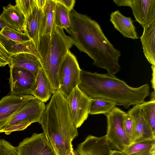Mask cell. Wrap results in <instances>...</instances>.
<instances>
[{
    "label": "cell",
    "mask_w": 155,
    "mask_h": 155,
    "mask_svg": "<svg viewBox=\"0 0 155 155\" xmlns=\"http://www.w3.org/2000/svg\"><path fill=\"white\" fill-rule=\"evenodd\" d=\"M70 18L71 25L66 31L73 45L93 60V65L106 69L110 74L118 72L121 52L108 40L98 22L74 9L70 12Z\"/></svg>",
    "instance_id": "6da1fadb"
},
{
    "label": "cell",
    "mask_w": 155,
    "mask_h": 155,
    "mask_svg": "<svg viewBox=\"0 0 155 155\" xmlns=\"http://www.w3.org/2000/svg\"><path fill=\"white\" fill-rule=\"evenodd\" d=\"M80 79L78 87L91 98L110 100L126 109L131 105L143 103L150 94L148 84L132 87L115 75L107 73H92L81 70Z\"/></svg>",
    "instance_id": "7a4b0ae2"
},
{
    "label": "cell",
    "mask_w": 155,
    "mask_h": 155,
    "mask_svg": "<svg viewBox=\"0 0 155 155\" xmlns=\"http://www.w3.org/2000/svg\"><path fill=\"white\" fill-rule=\"evenodd\" d=\"M39 123L56 155H75L72 143L78 133L67 100L58 90L51 96Z\"/></svg>",
    "instance_id": "3957f363"
},
{
    "label": "cell",
    "mask_w": 155,
    "mask_h": 155,
    "mask_svg": "<svg viewBox=\"0 0 155 155\" xmlns=\"http://www.w3.org/2000/svg\"><path fill=\"white\" fill-rule=\"evenodd\" d=\"M73 45L70 37L63 29L54 25L51 44L45 57L40 61L50 83L52 94L58 90V72L60 63L68 50Z\"/></svg>",
    "instance_id": "277c9868"
},
{
    "label": "cell",
    "mask_w": 155,
    "mask_h": 155,
    "mask_svg": "<svg viewBox=\"0 0 155 155\" xmlns=\"http://www.w3.org/2000/svg\"><path fill=\"white\" fill-rule=\"evenodd\" d=\"M81 70L76 57L68 50L60 63L57 75L58 91L66 98L80 83Z\"/></svg>",
    "instance_id": "5b68a950"
},
{
    "label": "cell",
    "mask_w": 155,
    "mask_h": 155,
    "mask_svg": "<svg viewBox=\"0 0 155 155\" xmlns=\"http://www.w3.org/2000/svg\"><path fill=\"white\" fill-rule=\"evenodd\" d=\"M127 112L117 107L104 114L107 127L105 135L112 148L123 151L131 144L124 130V122Z\"/></svg>",
    "instance_id": "8992f818"
},
{
    "label": "cell",
    "mask_w": 155,
    "mask_h": 155,
    "mask_svg": "<svg viewBox=\"0 0 155 155\" xmlns=\"http://www.w3.org/2000/svg\"><path fill=\"white\" fill-rule=\"evenodd\" d=\"M72 121L77 128L87 118L90 110L91 98L77 86L66 98Z\"/></svg>",
    "instance_id": "52a82bcc"
},
{
    "label": "cell",
    "mask_w": 155,
    "mask_h": 155,
    "mask_svg": "<svg viewBox=\"0 0 155 155\" xmlns=\"http://www.w3.org/2000/svg\"><path fill=\"white\" fill-rule=\"evenodd\" d=\"M55 0H46L43 10V17L39 32L38 51L41 59L46 57L51 44V36L54 24Z\"/></svg>",
    "instance_id": "ba28073f"
},
{
    "label": "cell",
    "mask_w": 155,
    "mask_h": 155,
    "mask_svg": "<svg viewBox=\"0 0 155 155\" xmlns=\"http://www.w3.org/2000/svg\"><path fill=\"white\" fill-rule=\"evenodd\" d=\"M9 67L10 94L17 96L31 94L35 85V76L25 69Z\"/></svg>",
    "instance_id": "9c48e42d"
},
{
    "label": "cell",
    "mask_w": 155,
    "mask_h": 155,
    "mask_svg": "<svg viewBox=\"0 0 155 155\" xmlns=\"http://www.w3.org/2000/svg\"><path fill=\"white\" fill-rule=\"evenodd\" d=\"M46 106L45 103L34 97L24 105L6 126L25 122L39 123Z\"/></svg>",
    "instance_id": "30bf717a"
},
{
    "label": "cell",
    "mask_w": 155,
    "mask_h": 155,
    "mask_svg": "<svg viewBox=\"0 0 155 155\" xmlns=\"http://www.w3.org/2000/svg\"><path fill=\"white\" fill-rule=\"evenodd\" d=\"M34 97L31 94L17 96L10 94L2 97L0 100V130L7 125L24 104Z\"/></svg>",
    "instance_id": "8fae6325"
},
{
    "label": "cell",
    "mask_w": 155,
    "mask_h": 155,
    "mask_svg": "<svg viewBox=\"0 0 155 155\" xmlns=\"http://www.w3.org/2000/svg\"><path fill=\"white\" fill-rule=\"evenodd\" d=\"M112 148L105 135H88L74 151L75 155H110Z\"/></svg>",
    "instance_id": "7c38bea8"
},
{
    "label": "cell",
    "mask_w": 155,
    "mask_h": 155,
    "mask_svg": "<svg viewBox=\"0 0 155 155\" xmlns=\"http://www.w3.org/2000/svg\"><path fill=\"white\" fill-rule=\"evenodd\" d=\"M127 112L131 116L133 124L134 137L132 143L155 138V135L144 118L140 104L134 105Z\"/></svg>",
    "instance_id": "4fadbf2b"
},
{
    "label": "cell",
    "mask_w": 155,
    "mask_h": 155,
    "mask_svg": "<svg viewBox=\"0 0 155 155\" xmlns=\"http://www.w3.org/2000/svg\"><path fill=\"white\" fill-rule=\"evenodd\" d=\"M127 6L143 28L155 19V0H128Z\"/></svg>",
    "instance_id": "5bb4252c"
},
{
    "label": "cell",
    "mask_w": 155,
    "mask_h": 155,
    "mask_svg": "<svg viewBox=\"0 0 155 155\" xmlns=\"http://www.w3.org/2000/svg\"><path fill=\"white\" fill-rule=\"evenodd\" d=\"M110 17V21L114 28L124 37L132 39L139 38L133 21L130 17L124 16L118 10L112 12Z\"/></svg>",
    "instance_id": "9a60e30c"
},
{
    "label": "cell",
    "mask_w": 155,
    "mask_h": 155,
    "mask_svg": "<svg viewBox=\"0 0 155 155\" xmlns=\"http://www.w3.org/2000/svg\"><path fill=\"white\" fill-rule=\"evenodd\" d=\"M143 28L140 37L143 52L148 62L155 65V19Z\"/></svg>",
    "instance_id": "2e32d148"
},
{
    "label": "cell",
    "mask_w": 155,
    "mask_h": 155,
    "mask_svg": "<svg viewBox=\"0 0 155 155\" xmlns=\"http://www.w3.org/2000/svg\"><path fill=\"white\" fill-rule=\"evenodd\" d=\"M9 66L20 67L27 70L35 76L42 68L39 59L35 55L28 53H20L11 55Z\"/></svg>",
    "instance_id": "e0dca14e"
},
{
    "label": "cell",
    "mask_w": 155,
    "mask_h": 155,
    "mask_svg": "<svg viewBox=\"0 0 155 155\" xmlns=\"http://www.w3.org/2000/svg\"><path fill=\"white\" fill-rule=\"evenodd\" d=\"M46 140L43 133H34L19 143L17 147L18 155H37Z\"/></svg>",
    "instance_id": "ac0fdd59"
},
{
    "label": "cell",
    "mask_w": 155,
    "mask_h": 155,
    "mask_svg": "<svg viewBox=\"0 0 155 155\" xmlns=\"http://www.w3.org/2000/svg\"><path fill=\"white\" fill-rule=\"evenodd\" d=\"M0 16L9 27L24 32L25 19L16 5L10 4L3 6Z\"/></svg>",
    "instance_id": "d6986e66"
},
{
    "label": "cell",
    "mask_w": 155,
    "mask_h": 155,
    "mask_svg": "<svg viewBox=\"0 0 155 155\" xmlns=\"http://www.w3.org/2000/svg\"><path fill=\"white\" fill-rule=\"evenodd\" d=\"M51 85L43 69L40 68L35 76L34 89L31 95L42 102H46L51 97Z\"/></svg>",
    "instance_id": "ffe728a7"
},
{
    "label": "cell",
    "mask_w": 155,
    "mask_h": 155,
    "mask_svg": "<svg viewBox=\"0 0 155 155\" xmlns=\"http://www.w3.org/2000/svg\"><path fill=\"white\" fill-rule=\"evenodd\" d=\"M0 42L11 55L20 53H28L37 56L40 60L41 57L32 40L19 42L8 39L0 34Z\"/></svg>",
    "instance_id": "44dd1931"
},
{
    "label": "cell",
    "mask_w": 155,
    "mask_h": 155,
    "mask_svg": "<svg viewBox=\"0 0 155 155\" xmlns=\"http://www.w3.org/2000/svg\"><path fill=\"white\" fill-rule=\"evenodd\" d=\"M37 7L29 17L25 20L24 32L34 42L38 51L39 32L43 17V12Z\"/></svg>",
    "instance_id": "7402d4cb"
},
{
    "label": "cell",
    "mask_w": 155,
    "mask_h": 155,
    "mask_svg": "<svg viewBox=\"0 0 155 155\" xmlns=\"http://www.w3.org/2000/svg\"><path fill=\"white\" fill-rule=\"evenodd\" d=\"M123 152L125 155H155V138L131 143Z\"/></svg>",
    "instance_id": "603a6c76"
},
{
    "label": "cell",
    "mask_w": 155,
    "mask_h": 155,
    "mask_svg": "<svg viewBox=\"0 0 155 155\" xmlns=\"http://www.w3.org/2000/svg\"><path fill=\"white\" fill-rule=\"evenodd\" d=\"M150 100L140 104L144 118L153 134L155 135V93L150 94Z\"/></svg>",
    "instance_id": "cb8c5ba5"
},
{
    "label": "cell",
    "mask_w": 155,
    "mask_h": 155,
    "mask_svg": "<svg viewBox=\"0 0 155 155\" xmlns=\"http://www.w3.org/2000/svg\"><path fill=\"white\" fill-rule=\"evenodd\" d=\"M55 4L54 13L55 25L65 30L70 26V11L63 5L55 0Z\"/></svg>",
    "instance_id": "d4e9b609"
},
{
    "label": "cell",
    "mask_w": 155,
    "mask_h": 155,
    "mask_svg": "<svg viewBox=\"0 0 155 155\" xmlns=\"http://www.w3.org/2000/svg\"><path fill=\"white\" fill-rule=\"evenodd\" d=\"M116 106L114 102L101 98H91L89 114H105L111 111Z\"/></svg>",
    "instance_id": "484cf974"
},
{
    "label": "cell",
    "mask_w": 155,
    "mask_h": 155,
    "mask_svg": "<svg viewBox=\"0 0 155 155\" xmlns=\"http://www.w3.org/2000/svg\"><path fill=\"white\" fill-rule=\"evenodd\" d=\"M0 34L8 39L17 42H23L31 40L24 32L19 31L8 26L4 27Z\"/></svg>",
    "instance_id": "4316f807"
},
{
    "label": "cell",
    "mask_w": 155,
    "mask_h": 155,
    "mask_svg": "<svg viewBox=\"0 0 155 155\" xmlns=\"http://www.w3.org/2000/svg\"><path fill=\"white\" fill-rule=\"evenodd\" d=\"M15 5L26 19L36 7L35 0H16Z\"/></svg>",
    "instance_id": "83f0119b"
},
{
    "label": "cell",
    "mask_w": 155,
    "mask_h": 155,
    "mask_svg": "<svg viewBox=\"0 0 155 155\" xmlns=\"http://www.w3.org/2000/svg\"><path fill=\"white\" fill-rule=\"evenodd\" d=\"M0 155H18L17 147L3 139H0Z\"/></svg>",
    "instance_id": "f1b7e54d"
},
{
    "label": "cell",
    "mask_w": 155,
    "mask_h": 155,
    "mask_svg": "<svg viewBox=\"0 0 155 155\" xmlns=\"http://www.w3.org/2000/svg\"><path fill=\"white\" fill-rule=\"evenodd\" d=\"M124 127L125 133L131 144L132 143L134 137L133 124L131 116L128 112H127L124 119Z\"/></svg>",
    "instance_id": "f546056e"
},
{
    "label": "cell",
    "mask_w": 155,
    "mask_h": 155,
    "mask_svg": "<svg viewBox=\"0 0 155 155\" xmlns=\"http://www.w3.org/2000/svg\"><path fill=\"white\" fill-rule=\"evenodd\" d=\"M31 124L29 123H23L13 125L6 126L0 130L1 133L4 132L6 135L10 134L12 132L23 130L26 129Z\"/></svg>",
    "instance_id": "4dcf8cb0"
},
{
    "label": "cell",
    "mask_w": 155,
    "mask_h": 155,
    "mask_svg": "<svg viewBox=\"0 0 155 155\" xmlns=\"http://www.w3.org/2000/svg\"><path fill=\"white\" fill-rule=\"evenodd\" d=\"M11 55L0 42V67L9 64Z\"/></svg>",
    "instance_id": "1f68e13d"
},
{
    "label": "cell",
    "mask_w": 155,
    "mask_h": 155,
    "mask_svg": "<svg viewBox=\"0 0 155 155\" xmlns=\"http://www.w3.org/2000/svg\"><path fill=\"white\" fill-rule=\"evenodd\" d=\"M37 155H56L47 140Z\"/></svg>",
    "instance_id": "d6a6232c"
},
{
    "label": "cell",
    "mask_w": 155,
    "mask_h": 155,
    "mask_svg": "<svg viewBox=\"0 0 155 155\" xmlns=\"http://www.w3.org/2000/svg\"><path fill=\"white\" fill-rule=\"evenodd\" d=\"M63 5L70 12L73 9L75 1L74 0H56Z\"/></svg>",
    "instance_id": "836d02e7"
},
{
    "label": "cell",
    "mask_w": 155,
    "mask_h": 155,
    "mask_svg": "<svg viewBox=\"0 0 155 155\" xmlns=\"http://www.w3.org/2000/svg\"><path fill=\"white\" fill-rule=\"evenodd\" d=\"M46 0H35L36 7L43 10L46 4Z\"/></svg>",
    "instance_id": "e575fe53"
},
{
    "label": "cell",
    "mask_w": 155,
    "mask_h": 155,
    "mask_svg": "<svg viewBox=\"0 0 155 155\" xmlns=\"http://www.w3.org/2000/svg\"><path fill=\"white\" fill-rule=\"evenodd\" d=\"M151 68L152 71V78L151 80L152 87L154 91H155V65H152Z\"/></svg>",
    "instance_id": "d590c367"
},
{
    "label": "cell",
    "mask_w": 155,
    "mask_h": 155,
    "mask_svg": "<svg viewBox=\"0 0 155 155\" xmlns=\"http://www.w3.org/2000/svg\"><path fill=\"white\" fill-rule=\"evenodd\" d=\"M110 155H125L123 151L118 150H111Z\"/></svg>",
    "instance_id": "8d00e7d4"
},
{
    "label": "cell",
    "mask_w": 155,
    "mask_h": 155,
    "mask_svg": "<svg viewBox=\"0 0 155 155\" xmlns=\"http://www.w3.org/2000/svg\"><path fill=\"white\" fill-rule=\"evenodd\" d=\"M6 26L9 27L0 16V33L3 28Z\"/></svg>",
    "instance_id": "74e56055"
},
{
    "label": "cell",
    "mask_w": 155,
    "mask_h": 155,
    "mask_svg": "<svg viewBox=\"0 0 155 155\" xmlns=\"http://www.w3.org/2000/svg\"><path fill=\"white\" fill-rule=\"evenodd\" d=\"M1 131H0V134H1Z\"/></svg>",
    "instance_id": "f35d334b"
}]
</instances>
